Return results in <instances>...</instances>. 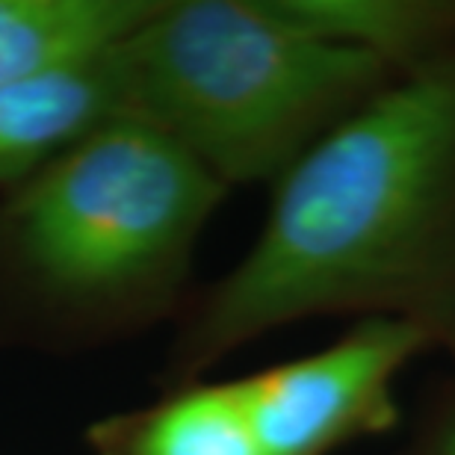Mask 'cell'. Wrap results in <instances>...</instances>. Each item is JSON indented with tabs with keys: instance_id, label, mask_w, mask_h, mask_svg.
Returning <instances> with one entry per match:
<instances>
[{
	"instance_id": "9c48e42d",
	"label": "cell",
	"mask_w": 455,
	"mask_h": 455,
	"mask_svg": "<svg viewBox=\"0 0 455 455\" xmlns=\"http://www.w3.org/2000/svg\"><path fill=\"white\" fill-rule=\"evenodd\" d=\"M403 455H455V379L435 387Z\"/></svg>"
},
{
	"instance_id": "7a4b0ae2",
	"label": "cell",
	"mask_w": 455,
	"mask_h": 455,
	"mask_svg": "<svg viewBox=\"0 0 455 455\" xmlns=\"http://www.w3.org/2000/svg\"><path fill=\"white\" fill-rule=\"evenodd\" d=\"M225 196L193 157L122 118L0 193V349L71 355L178 323Z\"/></svg>"
},
{
	"instance_id": "6da1fadb",
	"label": "cell",
	"mask_w": 455,
	"mask_h": 455,
	"mask_svg": "<svg viewBox=\"0 0 455 455\" xmlns=\"http://www.w3.org/2000/svg\"><path fill=\"white\" fill-rule=\"evenodd\" d=\"M323 316L455 331V53L399 77L316 140L275 184L234 269L178 316L160 385Z\"/></svg>"
},
{
	"instance_id": "277c9868",
	"label": "cell",
	"mask_w": 455,
	"mask_h": 455,
	"mask_svg": "<svg viewBox=\"0 0 455 455\" xmlns=\"http://www.w3.org/2000/svg\"><path fill=\"white\" fill-rule=\"evenodd\" d=\"M443 349L432 329L390 316L352 320L329 346L240 379L267 455H334L394 432L399 376Z\"/></svg>"
},
{
	"instance_id": "5b68a950",
	"label": "cell",
	"mask_w": 455,
	"mask_h": 455,
	"mask_svg": "<svg viewBox=\"0 0 455 455\" xmlns=\"http://www.w3.org/2000/svg\"><path fill=\"white\" fill-rule=\"evenodd\" d=\"M86 447L92 455H267L240 379L163 387L148 405L95 420Z\"/></svg>"
},
{
	"instance_id": "3957f363",
	"label": "cell",
	"mask_w": 455,
	"mask_h": 455,
	"mask_svg": "<svg viewBox=\"0 0 455 455\" xmlns=\"http://www.w3.org/2000/svg\"><path fill=\"white\" fill-rule=\"evenodd\" d=\"M104 66L116 116L163 136L225 189L272 187L403 77L302 30L272 0H160Z\"/></svg>"
},
{
	"instance_id": "52a82bcc",
	"label": "cell",
	"mask_w": 455,
	"mask_h": 455,
	"mask_svg": "<svg viewBox=\"0 0 455 455\" xmlns=\"http://www.w3.org/2000/svg\"><path fill=\"white\" fill-rule=\"evenodd\" d=\"M160 0H0V84L101 57Z\"/></svg>"
},
{
	"instance_id": "8992f818",
	"label": "cell",
	"mask_w": 455,
	"mask_h": 455,
	"mask_svg": "<svg viewBox=\"0 0 455 455\" xmlns=\"http://www.w3.org/2000/svg\"><path fill=\"white\" fill-rule=\"evenodd\" d=\"M110 122H118V116L104 53L0 84V193L21 187L62 151Z\"/></svg>"
},
{
	"instance_id": "ba28073f",
	"label": "cell",
	"mask_w": 455,
	"mask_h": 455,
	"mask_svg": "<svg viewBox=\"0 0 455 455\" xmlns=\"http://www.w3.org/2000/svg\"><path fill=\"white\" fill-rule=\"evenodd\" d=\"M302 30L414 75L455 53V0H272Z\"/></svg>"
},
{
	"instance_id": "30bf717a",
	"label": "cell",
	"mask_w": 455,
	"mask_h": 455,
	"mask_svg": "<svg viewBox=\"0 0 455 455\" xmlns=\"http://www.w3.org/2000/svg\"><path fill=\"white\" fill-rule=\"evenodd\" d=\"M447 352L452 355V361H455V331H452V338H450V346H447Z\"/></svg>"
}]
</instances>
